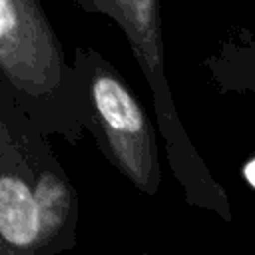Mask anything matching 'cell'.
<instances>
[{
    "mask_svg": "<svg viewBox=\"0 0 255 255\" xmlns=\"http://www.w3.org/2000/svg\"><path fill=\"white\" fill-rule=\"evenodd\" d=\"M78 221V193L48 137L0 96V255L74 249Z\"/></svg>",
    "mask_w": 255,
    "mask_h": 255,
    "instance_id": "obj_1",
    "label": "cell"
},
{
    "mask_svg": "<svg viewBox=\"0 0 255 255\" xmlns=\"http://www.w3.org/2000/svg\"><path fill=\"white\" fill-rule=\"evenodd\" d=\"M0 96L42 135L78 143L84 133L80 86L36 0H0Z\"/></svg>",
    "mask_w": 255,
    "mask_h": 255,
    "instance_id": "obj_2",
    "label": "cell"
},
{
    "mask_svg": "<svg viewBox=\"0 0 255 255\" xmlns=\"http://www.w3.org/2000/svg\"><path fill=\"white\" fill-rule=\"evenodd\" d=\"M76 6L90 14L108 16L124 32L131 54L149 84L167 161L183 187L187 205L209 209L227 223L233 221L225 189L213 179L177 116L165 78L159 4L155 0H78Z\"/></svg>",
    "mask_w": 255,
    "mask_h": 255,
    "instance_id": "obj_3",
    "label": "cell"
},
{
    "mask_svg": "<svg viewBox=\"0 0 255 255\" xmlns=\"http://www.w3.org/2000/svg\"><path fill=\"white\" fill-rule=\"evenodd\" d=\"M84 128L112 167L153 197L161 185L159 147L153 126L122 74L94 48L74 50Z\"/></svg>",
    "mask_w": 255,
    "mask_h": 255,
    "instance_id": "obj_4",
    "label": "cell"
},
{
    "mask_svg": "<svg viewBox=\"0 0 255 255\" xmlns=\"http://www.w3.org/2000/svg\"><path fill=\"white\" fill-rule=\"evenodd\" d=\"M205 68H209L211 80L219 90L255 94V34L239 30V34L229 38L217 54L205 60Z\"/></svg>",
    "mask_w": 255,
    "mask_h": 255,
    "instance_id": "obj_5",
    "label": "cell"
},
{
    "mask_svg": "<svg viewBox=\"0 0 255 255\" xmlns=\"http://www.w3.org/2000/svg\"><path fill=\"white\" fill-rule=\"evenodd\" d=\"M243 179L255 189V155L249 157V161L243 165Z\"/></svg>",
    "mask_w": 255,
    "mask_h": 255,
    "instance_id": "obj_6",
    "label": "cell"
},
{
    "mask_svg": "<svg viewBox=\"0 0 255 255\" xmlns=\"http://www.w3.org/2000/svg\"><path fill=\"white\" fill-rule=\"evenodd\" d=\"M141 255H151V253H141Z\"/></svg>",
    "mask_w": 255,
    "mask_h": 255,
    "instance_id": "obj_7",
    "label": "cell"
}]
</instances>
